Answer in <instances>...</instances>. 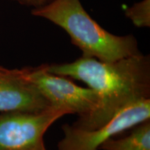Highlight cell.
<instances>
[{
    "instance_id": "8992f818",
    "label": "cell",
    "mask_w": 150,
    "mask_h": 150,
    "mask_svg": "<svg viewBox=\"0 0 150 150\" xmlns=\"http://www.w3.org/2000/svg\"><path fill=\"white\" fill-rule=\"evenodd\" d=\"M51 107L28 78L26 67L8 69L0 66V114L38 112Z\"/></svg>"
},
{
    "instance_id": "277c9868",
    "label": "cell",
    "mask_w": 150,
    "mask_h": 150,
    "mask_svg": "<svg viewBox=\"0 0 150 150\" xmlns=\"http://www.w3.org/2000/svg\"><path fill=\"white\" fill-rule=\"evenodd\" d=\"M26 72L50 106L67 114H77L79 118L87 117L96 109L98 96L93 90L77 86L66 76L50 72L47 64L26 67Z\"/></svg>"
},
{
    "instance_id": "7a4b0ae2",
    "label": "cell",
    "mask_w": 150,
    "mask_h": 150,
    "mask_svg": "<svg viewBox=\"0 0 150 150\" xmlns=\"http://www.w3.org/2000/svg\"><path fill=\"white\" fill-rule=\"evenodd\" d=\"M31 13L64 30L83 56L111 62L141 53L134 35L108 32L92 18L80 0H54Z\"/></svg>"
},
{
    "instance_id": "ba28073f",
    "label": "cell",
    "mask_w": 150,
    "mask_h": 150,
    "mask_svg": "<svg viewBox=\"0 0 150 150\" xmlns=\"http://www.w3.org/2000/svg\"><path fill=\"white\" fill-rule=\"evenodd\" d=\"M125 16L137 27H149L150 0H142L129 7L125 11Z\"/></svg>"
},
{
    "instance_id": "6da1fadb",
    "label": "cell",
    "mask_w": 150,
    "mask_h": 150,
    "mask_svg": "<svg viewBox=\"0 0 150 150\" xmlns=\"http://www.w3.org/2000/svg\"><path fill=\"white\" fill-rule=\"evenodd\" d=\"M47 70L83 81L97 93L96 109L73 125L81 129L102 126L129 105L150 98V58L142 53L111 62L82 55L71 63L47 64Z\"/></svg>"
},
{
    "instance_id": "9c48e42d",
    "label": "cell",
    "mask_w": 150,
    "mask_h": 150,
    "mask_svg": "<svg viewBox=\"0 0 150 150\" xmlns=\"http://www.w3.org/2000/svg\"><path fill=\"white\" fill-rule=\"evenodd\" d=\"M13 1L23 5L24 6L31 8V11L45 6L54 0H11Z\"/></svg>"
},
{
    "instance_id": "3957f363",
    "label": "cell",
    "mask_w": 150,
    "mask_h": 150,
    "mask_svg": "<svg viewBox=\"0 0 150 150\" xmlns=\"http://www.w3.org/2000/svg\"><path fill=\"white\" fill-rule=\"evenodd\" d=\"M67 114L52 106L38 112L0 114V150H47L45 134Z\"/></svg>"
},
{
    "instance_id": "5b68a950",
    "label": "cell",
    "mask_w": 150,
    "mask_h": 150,
    "mask_svg": "<svg viewBox=\"0 0 150 150\" xmlns=\"http://www.w3.org/2000/svg\"><path fill=\"white\" fill-rule=\"evenodd\" d=\"M150 119V98L138 101L120 110L102 126L83 129L74 125L63 127L64 136L59 150H99L103 142Z\"/></svg>"
},
{
    "instance_id": "52a82bcc",
    "label": "cell",
    "mask_w": 150,
    "mask_h": 150,
    "mask_svg": "<svg viewBox=\"0 0 150 150\" xmlns=\"http://www.w3.org/2000/svg\"><path fill=\"white\" fill-rule=\"evenodd\" d=\"M99 150H150V119L133 127L128 136L103 142Z\"/></svg>"
}]
</instances>
